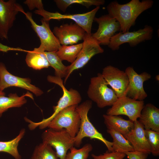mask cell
<instances>
[{
  "label": "cell",
  "instance_id": "obj_5",
  "mask_svg": "<svg viewBox=\"0 0 159 159\" xmlns=\"http://www.w3.org/2000/svg\"><path fill=\"white\" fill-rule=\"evenodd\" d=\"M78 105L69 106L60 111L49 122L47 127L55 130L64 129L74 138L80 125V116L76 108Z\"/></svg>",
  "mask_w": 159,
  "mask_h": 159
},
{
  "label": "cell",
  "instance_id": "obj_21",
  "mask_svg": "<svg viewBox=\"0 0 159 159\" xmlns=\"http://www.w3.org/2000/svg\"><path fill=\"white\" fill-rule=\"evenodd\" d=\"M44 52L38 47L28 51L25 59L27 65L35 70H40L50 66Z\"/></svg>",
  "mask_w": 159,
  "mask_h": 159
},
{
  "label": "cell",
  "instance_id": "obj_9",
  "mask_svg": "<svg viewBox=\"0 0 159 159\" xmlns=\"http://www.w3.org/2000/svg\"><path fill=\"white\" fill-rule=\"evenodd\" d=\"M82 48L75 61L67 66V74L64 83L74 70L83 67L94 56L103 52L100 44L92 35L86 33L83 39Z\"/></svg>",
  "mask_w": 159,
  "mask_h": 159
},
{
  "label": "cell",
  "instance_id": "obj_24",
  "mask_svg": "<svg viewBox=\"0 0 159 159\" xmlns=\"http://www.w3.org/2000/svg\"><path fill=\"white\" fill-rule=\"evenodd\" d=\"M83 44L81 43L69 45H61L56 53L61 60L73 63L81 50Z\"/></svg>",
  "mask_w": 159,
  "mask_h": 159
},
{
  "label": "cell",
  "instance_id": "obj_17",
  "mask_svg": "<svg viewBox=\"0 0 159 159\" xmlns=\"http://www.w3.org/2000/svg\"><path fill=\"white\" fill-rule=\"evenodd\" d=\"M53 33L62 45H72L83 40L85 30L76 23L65 24L55 26Z\"/></svg>",
  "mask_w": 159,
  "mask_h": 159
},
{
  "label": "cell",
  "instance_id": "obj_16",
  "mask_svg": "<svg viewBox=\"0 0 159 159\" xmlns=\"http://www.w3.org/2000/svg\"><path fill=\"white\" fill-rule=\"evenodd\" d=\"M11 87L22 88L29 91L37 96L43 93L40 88L31 83V80L28 78H22L14 76L7 69L5 64L0 62V90L3 91Z\"/></svg>",
  "mask_w": 159,
  "mask_h": 159
},
{
  "label": "cell",
  "instance_id": "obj_29",
  "mask_svg": "<svg viewBox=\"0 0 159 159\" xmlns=\"http://www.w3.org/2000/svg\"><path fill=\"white\" fill-rule=\"evenodd\" d=\"M92 148V145L89 143L85 144L79 149L73 146L69 149L70 151L67 153L65 159H87Z\"/></svg>",
  "mask_w": 159,
  "mask_h": 159
},
{
  "label": "cell",
  "instance_id": "obj_31",
  "mask_svg": "<svg viewBox=\"0 0 159 159\" xmlns=\"http://www.w3.org/2000/svg\"><path fill=\"white\" fill-rule=\"evenodd\" d=\"M125 154L119 152H110L108 150L102 154L96 155L92 154L91 156L94 159H123L126 156Z\"/></svg>",
  "mask_w": 159,
  "mask_h": 159
},
{
  "label": "cell",
  "instance_id": "obj_22",
  "mask_svg": "<svg viewBox=\"0 0 159 159\" xmlns=\"http://www.w3.org/2000/svg\"><path fill=\"white\" fill-rule=\"evenodd\" d=\"M28 96L32 99L33 97L30 93L27 92L20 97L16 93H10L8 97L5 95L0 96V117L3 112L9 109L21 107L27 102L25 97Z\"/></svg>",
  "mask_w": 159,
  "mask_h": 159
},
{
  "label": "cell",
  "instance_id": "obj_23",
  "mask_svg": "<svg viewBox=\"0 0 159 159\" xmlns=\"http://www.w3.org/2000/svg\"><path fill=\"white\" fill-rule=\"evenodd\" d=\"M107 132L112 138V147L114 152L125 153L135 151L131 143L122 135L112 129H107Z\"/></svg>",
  "mask_w": 159,
  "mask_h": 159
},
{
  "label": "cell",
  "instance_id": "obj_4",
  "mask_svg": "<svg viewBox=\"0 0 159 159\" xmlns=\"http://www.w3.org/2000/svg\"><path fill=\"white\" fill-rule=\"evenodd\" d=\"M108 85L101 73L91 78L87 94L100 108L112 106L118 98L114 90Z\"/></svg>",
  "mask_w": 159,
  "mask_h": 159
},
{
  "label": "cell",
  "instance_id": "obj_27",
  "mask_svg": "<svg viewBox=\"0 0 159 159\" xmlns=\"http://www.w3.org/2000/svg\"><path fill=\"white\" fill-rule=\"evenodd\" d=\"M54 1L58 9L64 12L69 6L72 4H79L88 8L93 5L100 6L105 3L104 0H54Z\"/></svg>",
  "mask_w": 159,
  "mask_h": 159
},
{
  "label": "cell",
  "instance_id": "obj_20",
  "mask_svg": "<svg viewBox=\"0 0 159 159\" xmlns=\"http://www.w3.org/2000/svg\"><path fill=\"white\" fill-rule=\"evenodd\" d=\"M103 117L107 129H112L123 135L134 127L133 121L125 120L120 116L104 114Z\"/></svg>",
  "mask_w": 159,
  "mask_h": 159
},
{
  "label": "cell",
  "instance_id": "obj_32",
  "mask_svg": "<svg viewBox=\"0 0 159 159\" xmlns=\"http://www.w3.org/2000/svg\"><path fill=\"white\" fill-rule=\"evenodd\" d=\"M24 3L27 6L29 9L31 10L35 8H37V10L44 9L42 1L41 0H26Z\"/></svg>",
  "mask_w": 159,
  "mask_h": 159
},
{
  "label": "cell",
  "instance_id": "obj_2",
  "mask_svg": "<svg viewBox=\"0 0 159 159\" xmlns=\"http://www.w3.org/2000/svg\"><path fill=\"white\" fill-rule=\"evenodd\" d=\"M47 79L49 82L57 84L62 88L63 92V95L59 100L57 105L53 106V113L50 116L38 122H34L30 120H29L28 126L31 130H33L38 127L41 129L47 127L49 122L60 111L69 106L78 105L82 100V97L79 92L72 88L68 90L64 87L61 78L56 76L49 75Z\"/></svg>",
  "mask_w": 159,
  "mask_h": 159
},
{
  "label": "cell",
  "instance_id": "obj_8",
  "mask_svg": "<svg viewBox=\"0 0 159 159\" xmlns=\"http://www.w3.org/2000/svg\"><path fill=\"white\" fill-rule=\"evenodd\" d=\"M42 138L43 143L55 149L59 159H65L68 150L74 146L73 138L64 129L55 130L49 128L42 133Z\"/></svg>",
  "mask_w": 159,
  "mask_h": 159
},
{
  "label": "cell",
  "instance_id": "obj_12",
  "mask_svg": "<svg viewBox=\"0 0 159 159\" xmlns=\"http://www.w3.org/2000/svg\"><path fill=\"white\" fill-rule=\"evenodd\" d=\"M24 11L16 0H0V38L2 40L8 39L9 31L13 26L16 15L19 12Z\"/></svg>",
  "mask_w": 159,
  "mask_h": 159
},
{
  "label": "cell",
  "instance_id": "obj_34",
  "mask_svg": "<svg viewBox=\"0 0 159 159\" xmlns=\"http://www.w3.org/2000/svg\"><path fill=\"white\" fill-rule=\"evenodd\" d=\"M10 51H19L27 52L28 50L23 49L19 47H13L3 44L0 42V52H7Z\"/></svg>",
  "mask_w": 159,
  "mask_h": 159
},
{
  "label": "cell",
  "instance_id": "obj_14",
  "mask_svg": "<svg viewBox=\"0 0 159 159\" xmlns=\"http://www.w3.org/2000/svg\"><path fill=\"white\" fill-rule=\"evenodd\" d=\"M94 20L98 24L97 31L92 34L100 45H108L110 39L117 31H120V27L119 22L114 17L109 14L95 17Z\"/></svg>",
  "mask_w": 159,
  "mask_h": 159
},
{
  "label": "cell",
  "instance_id": "obj_11",
  "mask_svg": "<svg viewBox=\"0 0 159 159\" xmlns=\"http://www.w3.org/2000/svg\"><path fill=\"white\" fill-rule=\"evenodd\" d=\"M144 105L143 100H136L124 96L117 98L111 107L107 110L106 114L126 115L129 120L134 122L140 117Z\"/></svg>",
  "mask_w": 159,
  "mask_h": 159
},
{
  "label": "cell",
  "instance_id": "obj_6",
  "mask_svg": "<svg viewBox=\"0 0 159 159\" xmlns=\"http://www.w3.org/2000/svg\"><path fill=\"white\" fill-rule=\"evenodd\" d=\"M100 8V6H97L90 11L82 14H64L58 12H50L44 9L36 10L34 12L42 16L44 19L49 21L52 19L58 20L71 19L74 21L75 23L83 29L88 34L91 35L92 23L95 15Z\"/></svg>",
  "mask_w": 159,
  "mask_h": 159
},
{
  "label": "cell",
  "instance_id": "obj_25",
  "mask_svg": "<svg viewBox=\"0 0 159 159\" xmlns=\"http://www.w3.org/2000/svg\"><path fill=\"white\" fill-rule=\"evenodd\" d=\"M25 130L22 129L19 135L14 138L7 141H0V152H6L15 159H21L18 150L19 143L25 135Z\"/></svg>",
  "mask_w": 159,
  "mask_h": 159
},
{
  "label": "cell",
  "instance_id": "obj_28",
  "mask_svg": "<svg viewBox=\"0 0 159 159\" xmlns=\"http://www.w3.org/2000/svg\"><path fill=\"white\" fill-rule=\"evenodd\" d=\"M30 159H58V158L52 146L42 142L36 147Z\"/></svg>",
  "mask_w": 159,
  "mask_h": 159
},
{
  "label": "cell",
  "instance_id": "obj_26",
  "mask_svg": "<svg viewBox=\"0 0 159 159\" xmlns=\"http://www.w3.org/2000/svg\"><path fill=\"white\" fill-rule=\"evenodd\" d=\"M44 53L50 66L55 70V76L61 78H65L67 76V66L62 63L56 52H44Z\"/></svg>",
  "mask_w": 159,
  "mask_h": 159
},
{
  "label": "cell",
  "instance_id": "obj_18",
  "mask_svg": "<svg viewBox=\"0 0 159 159\" xmlns=\"http://www.w3.org/2000/svg\"><path fill=\"white\" fill-rule=\"evenodd\" d=\"M134 127L128 133L123 135L131 143L135 151L151 153L150 146L145 136L143 126L138 120L134 122Z\"/></svg>",
  "mask_w": 159,
  "mask_h": 159
},
{
  "label": "cell",
  "instance_id": "obj_3",
  "mask_svg": "<svg viewBox=\"0 0 159 159\" xmlns=\"http://www.w3.org/2000/svg\"><path fill=\"white\" fill-rule=\"evenodd\" d=\"M92 106V101L87 100L77 107V110L80 117V125L79 131L75 137L73 138L74 146L80 147L82 139L88 137L90 139H96L103 143L110 152L113 151L112 146V142L107 140L95 128L90 121L88 113Z\"/></svg>",
  "mask_w": 159,
  "mask_h": 159
},
{
  "label": "cell",
  "instance_id": "obj_10",
  "mask_svg": "<svg viewBox=\"0 0 159 159\" xmlns=\"http://www.w3.org/2000/svg\"><path fill=\"white\" fill-rule=\"evenodd\" d=\"M153 32V27L148 25L135 31L120 32L112 37L108 46L112 51L119 49L120 46L125 43H128L131 47H134L142 42L151 39Z\"/></svg>",
  "mask_w": 159,
  "mask_h": 159
},
{
  "label": "cell",
  "instance_id": "obj_1",
  "mask_svg": "<svg viewBox=\"0 0 159 159\" xmlns=\"http://www.w3.org/2000/svg\"><path fill=\"white\" fill-rule=\"evenodd\" d=\"M152 0H132L129 2L120 4L116 1L111 2L107 6L108 14L115 18L119 23L120 32H128L135 25L138 17L144 11L153 6Z\"/></svg>",
  "mask_w": 159,
  "mask_h": 159
},
{
  "label": "cell",
  "instance_id": "obj_19",
  "mask_svg": "<svg viewBox=\"0 0 159 159\" xmlns=\"http://www.w3.org/2000/svg\"><path fill=\"white\" fill-rule=\"evenodd\" d=\"M139 118L145 129L159 132V109L153 105L148 103L144 105Z\"/></svg>",
  "mask_w": 159,
  "mask_h": 159
},
{
  "label": "cell",
  "instance_id": "obj_30",
  "mask_svg": "<svg viewBox=\"0 0 159 159\" xmlns=\"http://www.w3.org/2000/svg\"><path fill=\"white\" fill-rule=\"evenodd\" d=\"M145 136L150 146L151 153L155 156L159 155V132L144 130Z\"/></svg>",
  "mask_w": 159,
  "mask_h": 159
},
{
  "label": "cell",
  "instance_id": "obj_13",
  "mask_svg": "<svg viewBox=\"0 0 159 159\" xmlns=\"http://www.w3.org/2000/svg\"><path fill=\"white\" fill-rule=\"evenodd\" d=\"M125 72L129 79L125 96L135 100H143L148 96L144 89L143 84L151 78V74L146 72L138 74L130 66L127 67Z\"/></svg>",
  "mask_w": 159,
  "mask_h": 159
},
{
  "label": "cell",
  "instance_id": "obj_7",
  "mask_svg": "<svg viewBox=\"0 0 159 159\" xmlns=\"http://www.w3.org/2000/svg\"><path fill=\"white\" fill-rule=\"evenodd\" d=\"M30 21L31 27L39 37L40 44L38 48L44 52H57L61 45L58 39L50 29L49 21L43 18L41 20V24H37L32 17V13L29 12L23 13Z\"/></svg>",
  "mask_w": 159,
  "mask_h": 159
},
{
  "label": "cell",
  "instance_id": "obj_33",
  "mask_svg": "<svg viewBox=\"0 0 159 159\" xmlns=\"http://www.w3.org/2000/svg\"><path fill=\"white\" fill-rule=\"evenodd\" d=\"M128 159H147L148 154L136 151L125 153Z\"/></svg>",
  "mask_w": 159,
  "mask_h": 159
},
{
  "label": "cell",
  "instance_id": "obj_35",
  "mask_svg": "<svg viewBox=\"0 0 159 159\" xmlns=\"http://www.w3.org/2000/svg\"><path fill=\"white\" fill-rule=\"evenodd\" d=\"M5 93L3 91L0 90V96L2 95H5Z\"/></svg>",
  "mask_w": 159,
  "mask_h": 159
},
{
  "label": "cell",
  "instance_id": "obj_15",
  "mask_svg": "<svg viewBox=\"0 0 159 159\" xmlns=\"http://www.w3.org/2000/svg\"><path fill=\"white\" fill-rule=\"evenodd\" d=\"M101 74L107 85L114 90L118 98L126 95L129 79L125 71L109 65L103 69Z\"/></svg>",
  "mask_w": 159,
  "mask_h": 159
}]
</instances>
